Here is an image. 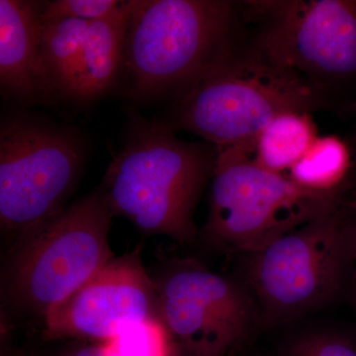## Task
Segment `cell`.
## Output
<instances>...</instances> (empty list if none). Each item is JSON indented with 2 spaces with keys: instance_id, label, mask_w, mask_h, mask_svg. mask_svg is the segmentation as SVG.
<instances>
[{
  "instance_id": "44dd1931",
  "label": "cell",
  "mask_w": 356,
  "mask_h": 356,
  "mask_svg": "<svg viewBox=\"0 0 356 356\" xmlns=\"http://www.w3.org/2000/svg\"><path fill=\"white\" fill-rule=\"evenodd\" d=\"M351 214H353V220H355V226H356V208H355V211H353V212H351Z\"/></svg>"
},
{
  "instance_id": "277c9868",
  "label": "cell",
  "mask_w": 356,
  "mask_h": 356,
  "mask_svg": "<svg viewBox=\"0 0 356 356\" xmlns=\"http://www.w3.org/2000/svg\"><path fill=\"white\" fill-rule=\"evenodd\" d=\"M113 213L99 187L16 236L2 274V297L43 320L115 257Z\"/></svg>"
},
{
  "instance_id": "2e32d148",
  "label": "cell",
  "mask_w": 356,
  "mask_h": 356,
  "mask_svg": "<svg viewBox=\"0 0 356 356\" xmlns=\"http://www.w3.org/2000/svg\"><path fill=\"white\" fill-rule=\"evenodd\" d=\"M103 344L108 356H181L159 317L129 325Z\"/></svg>"
},
{
  "instance_id": "ba28073f",
  "label": "cell",
  "mask_w": 356,
  "mask_h": 356,
  "mask_svg": "<svg viewBox=\"0 0 356 356\" xmlns=\"http://www.w3.org/2000/svg\"><path fill=\"white\" fill-rule=\"evenodd\" d=\"M247 277L259 314L281 324L330 303L356 259V226L341 206L250 254Z\"/></svg>"
},
{
  "instance_id": "8fae6325",
  "label": "cell",
  "mask_w": 356,
  "mask_h": 356,
  "mask_svg": "<svg viewBox=\"0 0 356 356\" xmlns=\"http://www.w3.org/2000/svg\"><path fill=\"white\" fill-rule=\"evenodd\" d=\"M42 2L0 0V90L18 108L58 103L42 50Z\"/></svg>"
},
{
  "instance_id": "5bb4252c",
  "label": "cell",
  "mask_w": 356,
  "mask_h": 356,
  "mask_svg": "<svg viewBox=\"0 0 356 356\" xmlns=\"http://www.w3.org/2000/svg\"><path fill=\"white\" fill-rule=\"evenodd\" d=\"M89 22L65 19L43 24L42 50L58 103L70 102Z\"/></svg>"
},
{
  "instance_id": "3957f363",
  "label": "cell",
  "mask_w": 356,
  "mask_h": 356,
  "mask_svg": "<svg viewBox=\"0 0 356 356\" xmlns=\"http://www.w3.org/2000/svg\"><path fill=\"white\" fill-rule=\"evenodd\" d=\"M341 111L332 98L269 57L245 31L228 57L156 117L175 132L197 135L217 147L250 144L287 112Z\"/></svg>"
},
{
  "instance_id": "6da1fadb",
  "label": "cell",
  "mask_w": 356,
  "mask_h": 356,
  "mask_svg": "<svg viewBox=\"0 0 356 356\" xmlns=\"http://www.w3.org/2000/svg\"><path fill=\"white\" fill-rule=\"evenodd\" d=\"M245 35L240 1L133 0L116 90L140 106L170 105Z\"/></svg>"
},
{
  "instance_id": "8992f818",
  "label": "cell",
  "mask_w": 356,
  "mask_h": 356,
  "mask_svg": "<svg viewBox=\"0 0 356 356\" xmlns=\"http://www.w3.org/2000/svg\"><path fill=\"white\" fill-rule=\"evenodd\" d=\"M201 238L224 252L254 254L339 207L337 191H312L254 163L243 145L218 147Z\"/></svg>"
},
{
  "instance_id": "7c38bea8",
  "label": "cell",
  "mask_w": 356,
  "mask_h": 356,
  "mask_svg": "<svg viewBox=\"0 0 356 356\" xmlns=\"http://www.w3.org/2000/svg\"><path fill=\"white\" fill-rule=\"evenodd\" d=\"M132 8L133 0L123 1L111 15L89 22L70 103L91 104L116 90Z\"/></svg>"
},
{
  "instance_id": "52a82bcc",
  "label": "cell",
  "mask_w": 356,
  "mask_h": 356,
  "mask_svg": "<svg viewBox=\"0 0 356 356\" xmlns=\"http://www.w3.org/2000/svg\"><path fill=\"white\" fill-rule=\"evenodd\" d=\"M250 39L341 107L356 95V0L240 1Z\"/></svg>"
},
{
  "instance_id": "30bf717a",
  "label": "cell",
  "mask_w": 356,
  "mask_h": 356,
  "mask_svg": "<svg viewBox=\"0 0 356 356\" xmlns=\"http://www.w3.org/2000/svg\"><path fill=\"white\" fill-rule=\"evenodd\" d=\"M159 317L153 277L140 248L112 257L69 298L44 316V337L106 343L134 323Z\"/></svg>"
},
{
  "instance_id": "ac0fdd59",
  "label": "cell",
  "mask_w": 356,
  "mask_h": 356,
  "mask_svg": "<svg viewBox=\"0 0 356 356\" xmlns=\"http://www.w3.org/2000/svg\"><path fill=\"white\" fill-rule=\"evenodd\" d=\"M288 356H356V350L339 337L309 334L293 341Z\"/></svg>"
},
{
  "instance_id": "4fadbf2b",
  "label": "cell",
  "mask_w": 356,
  "mask_h": 356,
  "mask_svg": "<svg viewBox=\"0 0 356 356\" xmlns=\"http://www.w3.org/2000/svg\"><path fill=\"white\" fill-rule=\"evenodd\" d=\"M318 137L311 113L287 112L275 117L252 143L243 146L257 165L284 175Z\"/></svg>"
},
{
  "instance_id": "d6986e66",
  "label": "cell",
  "mask_w": 356,
  "mask_h": 356,
  "mask_svg": "<svg viewBox=\"0 0 356 356\" xmlns=\"http://www.w3.org/2000/svg\"><path fill=\"white\" fill-rule=\"evenodd\" d=\"M60 356H108L104 344L100 343H81L74 344Z\"/></svg>"
},
{
  "instance_id": "7a4b0ae2",
  "label": "cell",
  "mask_w": 356,
  "mask_h": 356,
  "mask_svg": "<svg viewBox=\"0 0 356 356\" xmlns=\"http://www.w3.org/2000/svg\"><path fill=\"white\" fill-rule=\"evenodd\" d=\"M218 154L211 143L180 139L156 117L135 111L99 188L114 217L125 218L145 235L193 243L198 236L194 214Z\"/></svg>"
},
{
  "instance_id": "9a60e30c",
  "label": "cell",
  "mask_w": 356,
  "mask_h": 356,
  "mask_svg": "<svg viewBox=\"0 0 356 356\" xmlns=\"http://www.w3.org/2000/svg\"><path fill=\"white\" fill-rule=\"evenodd\" d=\"M350 165V147L337 136L318 137L287 177L312 191H337Z\"/></svg>"
},
{
  "instance_id": "5b68a950",
  "label": "cell",
  "mask_w": 356,
  "mask_h": 356,
  "mask_svg": "<svg viewBox=\"0 0 356 356\" xmlns=\"http://www.w3.org/2000/svg\"><path fill=\"white\" fill-rule=\"evenodd\" d=\"M92 142L74 124L32 109L7 110L0 121V225L18 236L67 207Z\"/></svg>"
},
{
  "instance_id": "9c48e42d",
  "label": "cell",
  "mask_w": 356,
  "mask_h": 356,
  "mask_svg": "<svg viewBox=\"0 0 356 356\" xmlns=\"http://www.w3.org/2000/svg\"><path fill=\"white\" fill-rule=\"evenodd\" d=\"M158 314L181 356H229L259 317L252 293L192 261L153 277Z\"/></svg>"
},
{
  "instance_id": "e0dca14e",
  "label": "cell",
  "mask_w": 356,
  "mask_h": 356,
  "mask_svg": "<svg viewBox=\"0 0 356 356\" xmlns=\"http://www.w3.org/2000/svg\"><path fill=\"white\" fill-rule=\"evenodd\" d=\"M120 0H51L42 2L43 24L65 19L92 22L111 15L120 7Z\"/></svg>"
},
{
  "instance_id": "7402d4cb",
  "label": "cell",
  "mask_w": 356,
  "mask_h": 356,
  "mask_svg": "<svg viewBox=\"0 0 356 356\" xmlns=\"http://www.w3.org/2000/svg\"><path fill=\"white\" fill-rule=\"evenodd\" d=\"M355 138H356V136H355Z\"/></svg>"
},
{
  "instance_id": "ffe728a7",
  "label": "cell",
  "mask_w": 356,
  "mask_h": 356,
  "mask_svg": "<svg viewBox=\"0 0 356 356\" xmlns=\"http://www.w3.org/2000/svg\"><path fill=\"white\" fill-rule=\"evenodd\" d=\"M2 356H31L25 355V353H2Z\"/></svg>"
}]
</instances>
